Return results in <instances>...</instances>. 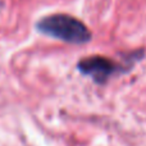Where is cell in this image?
<instances>
[{
	"label": "cell",
	"mask_w": 146,
	"mask_h": 146,
	"mask_svg": "<svg viewBox=\"0 0 146 146\" xmlns=\"http://www.w3.org/2000/svg\"><path fill=\"white\" fill-rule=\"evenodd\" d=\"M40 33L73 45L87 44L91 40V31L83 22L69 14L56 13L44 17L36 23Z\"/></svg>",
	"instance_id": "6da1fadb"
},
{
	"label": "cell",
	"mask_w": 146,
	"mask_h": 146,
	"mask_svg": "<svg viewBox=\"0 0 146 146\" xmlns=\"http://www.w3.org/2000/svg\"><path fill=\"white\" fill-rule=\"evenodd\" d=\"M77 69L82 74L90 77L95 83L103 85L113 74L121 71V66L105 56L92 55L81 59L77 64Z\"/></svg>",
	"instance_id": "7a4b0ae2"
}]
</instances>
